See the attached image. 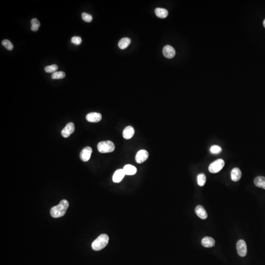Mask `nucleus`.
I'll use <instances>...</instances> for the list:
<instances>
[{"mask_svg":"<svg viewBox=\"0 0 265 265\" xmlns=\"http://www.w3.org/2000/svg\"><path fill=\"white\" fill-rule=\"evenodd\" d=\"M75 131V125L74 123L70 122L66 125L64 129L62 130L61 134L62 137L67 138L69 137Z\"/></svg>","mask_w":265,"mask_h":265,"instance_id":"0eeeda50","label":"nucleus"},{"mask_svg":"<svg viewBox=\"0 0 265 265\" xmlns=\"http://www.w3.org/2000/svg\"><path fill=\"white\" fill-rule=\"evenodd\" d=\"M206 181V177L204 173H201L198 175V185L200 187L204 186Z\"/></svg>","mask_w":265,"mask_h":265,"instance_id":"412c9836","label":"nucleus"},{"mask_svg":"<svg viewBox=\"0 0 265 265\" xmlns=\"http://www.w3.org/2000/svg\"><path fill=\"white\" fill-rule=\"evenodd\" d=\"M82 39L79 37H74L71 38V41L72 43L76 45H79L81 44L82 43Z\"/></svg>","mask_w":265,"mask_h":265,"instance_id":"bb28decb","label":"nucleus"},{"mask_svg":"<svg viewBox=\"0 0 265 265\" xmlns=\"http://www.w3.org/2000/svg\"><path fill=\"white\" fill-rule=\"evenodd\" d=\"M87 121L90 122L96 123L100 121L102 119L101 114L98 112H91L86 116Z\"/></svg>","mask_w":265,"mask_h":265,"instance_id":"9d476101","label":"nucleus"},{"mask_svg":"<svg viewBox=\"0 0 265 265\" xmlns=\"http://www.w3.org/2000/svg\"><path fill=\"white\" fill-rule=\"evenodd\" d=\"M225 161L219 159L211 163L209 166V171L212 173H218L222 170L225 166Z\"/></svg>","mask_w":265,"mask_h":265,"instance_id":"20e7f679","label":"nucleus"},{"mask_svg":"<svg viewBox=\"0 0 265 265\" xmlns=\"http://www.w3.org/2000/svg\"><path fill=\"white\" fill-rule=\"evenodd\" d=\"M44 69L47 73H55L57 72V70L58 69V66L56 64H53L46 66L45 67Z\"/></svg>","mask_w":265,"mask_h":265,"instance_id":"5701e85b","label":"nucleus"},{"mask_svg":"<svg viewBox=\"0 0 265 265\" xmlns=\"http://www.w3.org/2000/svg\"><path fill=\"white\" fill-rule=\"evenodd\" d=\"M195 212L198 217L202 219H205L208 217V214L204 208L201 205H198L195 209Z\"/></svg>","mask_w":265,"mask_h":265,"instance_id":"9b49d317","label":"nucleus"},{"mask_svg":"<svg viewBox=\"0 0 265 265\" xmlns=\"http://www.w3.org/2000/svg\"><path fill=\"white\" fill-rule=\"evenodd\" d=\"M156 15H157L158 17L161 18H165L166 17L168 16V11L167 10H165V8H156L155 10Z\"/></svg>","mask_w":265,"mask_h":265,"instance_id":"a211bd4d","label":"nucleus"},{"mask_svg":"<svg viewBox=\"0 0 265 265\" xmlns=\"http://www.w3.org/2000/svg\"><path fill=\"white\" fill-rule=\"evenodd\" d=\"M82 17L83 20L86 22H91L92 20V17L91 14L87 13H83L82 14Z\"/></svg>","mask_w":265,"mask_h":265,"instance_id":"a878e982","label":"nucleus"},{"mask_svg":"<svg viewBox=\"0 0 265 265\" xmlns=\"http://www.w3.org/2000/svg\"><path fill=\"white\" fill-rule=\"evenodd\" d=\"M123 169L125 175H128L135 174L137 172V168L131 165H126L124 166Z\"/></svg>","mask_w":265,"mask_h":265,"instance_id":"dca6fc26","label":"nucleus"},{"mask_svg":"<svg viewBox=\"0 0 265 265\" xmlns=\"http://www.w3.org/2000/svg\"><path fill=\"white\" fill-rule=\"evenodd\" d=\"M162 53L164 56L168 58H173L176 54L175 49L170 45L165 46L162 50Z\"/></svg>","mask_w":265,"mask_h":265,"instance_id":"1a4fd4ad","label":"nucleus"},{"mask_svg":"<svg viewBox=\"0 0 265 265\" xmlns=\"http://www.w3.org/2000/svg\"><path fill=\"white\" fill-rule=\"evenodd\" d=\"M237 252L241 257H245L247 254V246L246 243L243 240L238 241L236 246Z\"/></svg>","mask_w":265,"mask_h":265,"instance_id":"39448f33","label":"nucleus"},{"mask_svg":"<svg viewBox=\"0 0 265 265\" xmlns=\"http://www.w3.org/2000/svg\"><path fill=\"white\" fill-rule=\"evenodd\" d=\"M65 77V73L63 71H57L52 74V79H61Z\"/></svg>","mask_w":265,"mask_h":265,"instance_id":"4be33fe9","label":"nucleus"},{"mask_svg":"<svg viewBox=\"0 0 265 265\" xmlns=\"http://www.w3.org/2000/svg\"><path fill=\"white\" fill-rule=\"evenodd\" d=\"M149 154L146 150L142 149L138 152L135 156V161L138 164H141L147 159Z\"/></svg>","mask_w":265,"mask_h":265,"instance_id":"423d86ee","label":"nucleus"},{"mask_svg":"<svg viewBox=\"0 0 265 265\" xmlns=\"http://www.w3.org/2000/svg\"><path fill=\"white\" fill-rule=\"evenodd\" d=\"M109 237L106 234H102L93 242L92 249L95 251H99L105 248L108 244Z\"/></svg>","mask_w":265,"mask_h":265,"instance_id":"f03ea898","label":"nucleus"},{"mask_svg":"<svg viewBox=\"0 0 265 265\" xmlns=\"http://www.w3.org/2000/svg\"><path fill=\"white\" fill-rule=\"evenodd\" d=\"M69 207L68 202L65 199L61 200L58 205L52 207L50 214L52 217L58 218L64 216L66 213V211Z\"/></svg>","mask_w":265,"mask_h":265,"instance_id":"f257e3e1","label":"nucleus"},{"mask_svg":"<svg viewBox=\"0 0 265 265\" xmlns=\"http://www.w3.org/2000/svg\"><path fill=\"white\" fill-rule=\"evenodd\" d=\"M31 31H37L39 29V27L40 26V23L38 19L37 18L31 19Z\"/></svg>","mask_w":265,"mask_h":265,"instance_id":"aec40b11","label":"nucleus"},{"mask_svg":"<svg viewBox=\"0 0 265 265\" xmlns=\"http://www.w3.org/2000/svg\"><path fill=\"white\" fill-rule=\"evenodd\" d=\"M242 177V172L239 168H235L232 170L231 177L232 181L237 182L239 181Z\"/></svg>","mask_w":265,"mask_h":265,"instance_id":"4468645a","label":"nucleus"},{"mask_svg":"<svg viewBox=\"0 0 265 265\" xmlns=\"http://www.w3.org/2000/svg\"><path fill=\"white\" fill-rule=\"evenodd\" d=\"M131 43V39L128 37L122 38L118 42V47L121 49H126Z\"/></svg>","mask_w":265,"mask_h":265,"instance_id":"6ab92c4d","label":"nucleus"},{"mask_svg":"<svg viewBox=\"0 0 265 265\" xmlns=\"http://www.w3.org/2000/svg\"><path fill=\"white\" fill-rule=\"evenodd\" d=\"M135 134V130L132 126H129L126 127L123 130V137L126 139L131 138Z\"/></svg>","mask_w":265,"mask_h":265,"instance_id":"ddd939ff","label":"nucleus"},{"mask_svg":"<svg viewBox=\"0 0 265 265\" xmlns=\"http://www.w3.org/2000/svg\"><path fill=\"white\" fill-rule=\"evenodd\" d=\"M254 183L256 187L265 189V177L264 176L256 177L254 180Z\"/></svg>","mask_w":265,"mask_h":265,"instance_id":"f3484780","label":"nucleus"},{"mask_svg":"<svg viewBox=\"0 0 265 265\" xmlns=\"http://www.w3.org/2000/svg\"><path fill=\"white\" fill-rule=\"evenodd\" d=\"M92 153V149L91 147L84 148L80 153V159L83 162H87L90 159Z\"/></svg>","mask_w":265,"mask_h":265,"instance_id":"6e6552de","label":"nucleus"},{"mask_svg":"<svg viewBox=\"0 0 265 265\" xmlns=\"http://www.w3.org/2000/svg\"><path fill=\"white\" fill-rule=\"evenodd\" d=\"M201 243L204 247L212 248L215 245V241L211 237H205L202 240Z\"/></svg>","mask_w":265,"mask_h":265,"instance_id":"2eb2a0df","label":"nucleus"},{"mask_svg":"<svg viewBox=\"0 0 265 265\" xmlns=\"http://www.w3.org/2000/svg\"><path fill=\"white\" fill-rule=\"evenodd\" d=\"M2 44L7 50H12L13 49V45L10 40L7 39H4L2 41Z\"/></svg>","mask_w":265,"mask_h":265,"instance_id":"b1692460","label":"nucleus"},{"mask_svg":"<svg viewBox=\"0 0 265 265\" xmlns=\"http://www.w3.org/2000/svg\"><path fill=\"white\" fill-rule=\"evenodd\" d=\"M263 26L265 28V19L264 20V22H263Z\"/></svg>","mask_w":265,"mask_h":265,"instance_id":"cd10ccee","label":"nucleus"},{"mask_svg":"<svg viewBox=\"0 0 265 265\" xmlns=\"http://www.w3.org/2000/svg\"><path fill=\"white\" fill-rule=\"evenodd\" d=\"M125 174L123 169H118L112 176V180L115 183H119L124 177Z\"/></svg>","mask_w":265,"mask_h":265,"instance_id":"f8f14e48","label":"nucleus"},{"mask_svg":"<svg viewBox=\"0 0 265 265\" xmlns=\"http://www.w3.org/2000/svg\"><path fill=\"white\" fill-rule=\"evenodd\" d=\"M211 153L214 154H217L222 151V148L218 145H213L210 148Z\"/></svg>","mask_w":265,"mask_h":265,"instance_id":"393cba45","label":"nucleus"},{"mask_svg":"<svg viewBox=\"0 0 265 265\" xmlns=\"http://www.w3.org/2000/svg\"><path fill=\"white\" fill-rule=\"evenodd\" d=\"M97 149L100 153H110L115 150V145L112 141H101L98 144Z\"/></svg>","mask_w":265,"mask_h":265,"instance_id":"7ed1b4c3","label":"nucleus"}]
</instances>
